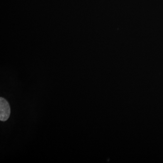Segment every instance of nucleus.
I'll return each mask as SVG.
<instances>
[{
  "instance_id": "nucleus-1",
  "label": "nucleus",
  "mask_w": 163,
  "mask_h": 163,
  "mask_svg": "<svg viewBox=\"0 0 163 163\" xmlns=\"http://www.w3.org/2000/svg\"><path fill=\"white\" fill-rule=\"evenodd\" d=\"M11 109L9 103L6 100L2 97L0 98V120H7L9 118Z\"/></svg>"
}]
</instances>
